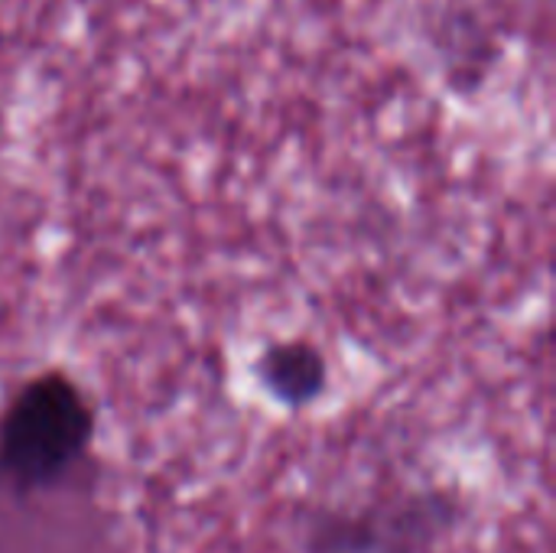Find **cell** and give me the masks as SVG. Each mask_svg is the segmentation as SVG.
I'll return each instance as SVG.
<instances>
[{"instance_id":"6da1fadb","label":"cell","mask_w":556,"mask_h":553,"mask_svg":"<svg viewBox=\"0 0 556 553\" xmlns=\"http://www.w3.org/2000/svg\"><path fill=\"white\" fill-rule=\"evenodd\" d=\"M94 414L81 388L46 372L26 381L0 417V479L20 492L49 489L88 453Z\"/></svg>"},{"instance_id":"7a4b0ae2","label":"cell","mask_w":556,"mask_h":553,"mask_svg":"<svg viewBox=\"0 0 556 553\" xmlns=\"http://www.w3.org/2000/svg\"><path fill=\"white\" fill-rule=\"evenodd\" d=\"M254 375L261 388L290 411L313 404L326 388V362L319 349L303 339L267 345L254 365Z\"/></svg>"}]
</instances>
